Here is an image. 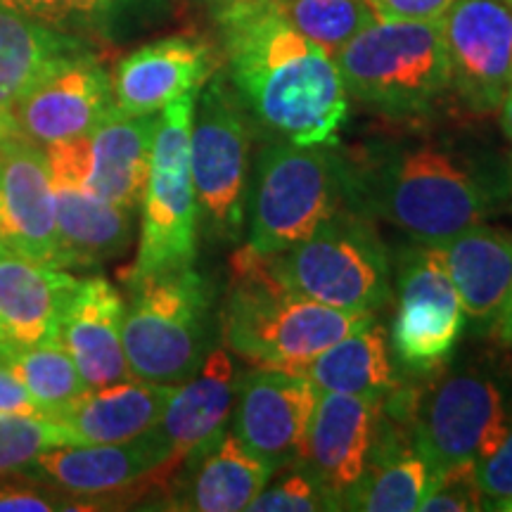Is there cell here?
Listing matches in <instances>:
<instances>
[{"mask_svg": "<svg viewBox=\"0 0 512 512\" xmlns=\"http://www.w3.org/2000/svg\"><path fill=\"white\" fill-rule=\"evenodd\" d=\"M344 207L384 221L411 242L437 245L479 226L512 200V162L437 112L387 119L335 143Z\"/></svg>", "mask_w": 512, "mask_h": 512, "instance_id": "cell-1", "label": "cell"}, {"mask_svg": "<svg viewBox=\"0 0 512 512\" xmlns=\"http://www.w3.org/2000/svg\"><path fill=\"white\" fill-rule=\"evenodd\" d=\"M228 81L266 140L335 145L351 98L335 57L264 0H216Z\"/></svg>", "mask_w": 512, "mask_h": 512, "instance_id": "cell-2", "label": "cell"}, {"mask_svg": "<svg viewBox=\"0 0 512 512\" xmlns=\"http://www.w3.org/2000/svg\"><path fill=\"white\" fill-rule=\"evenodd\" d=\"M375 313H351L285 290L264 254L245 245L230 261V283L219 313L223 347L254 368L306 373L342 337L361 330Z\"/></svg>", "mask_w": 512, "mask_h": 512, "instance_id": "cell-3", "label": "cell"}, {"mask_svg": "<svg viewBox=\"0 0 512 512\" xmlns=\"http://www.w3.org/2000/svg\"><path fill=\"white\" fill-rule=\"evenodd\" d=\"M332 57L349 98L384 119L427 117L451 93L439 22L375 19Z\"/></svg>", "mask_w": 512, "mask_h": 512, "instance_id": "cell-4", "label": "cell"}, {"mask_svg": "<svg viewBox=\"0 0 512 512\" xmlns=\"http://www.w3.org/2000/svg\"><path fill=\"white\" fill-rule=\"evenodd\" d=\"M285 290L351 313L387 309L394 294V261L375 221L339 207L309 238L285 252L264 254Z\"/></svg>", "mask_w": 512, "mask_h": 512, "instance_id": "cell-5", "label": "cell"}, {"mask_svg": "<svg viewBox=\"0 0 512 512\" xmlns=\"http://www.w3.org/2000/svg\"><path fill=\"white\" fill-rule=\"evenodd\" d=\"M415 448L432 475L458 463H484L510 427L508 389L484 366H441L430 375L403 380Z\"/></svg>", "mask_w": 512, "mask_h": 512, "instance_id": "cell-6", "label": "cell"}, {"mask_svg": "<svg viewBox=\"0 0 512 512\" xmlns=\"http://www.w3.org/2000/svg\"><path fill=\"white\" fill-rule=\"evenodd\" d=\"M124 351L131 375L181 384L195 375L211 344V287L195 266L131 283Z\"/></svg>", "mask_w": 512, "mask_h": 512, "instance_id": "cell-7", "label": "cell"}, {"mask_svg": "<svg viewBox=\"0 0 512 512\" xmlns=\"http://www.w3.org/2000/svg\"><path fill=\"white\" fill-rule=\"evenodd\" d=\"M342 204L335 145L266 140L247 188V245L259 254L285 252Z\"/></svg>", "mask_w": 512, "mask_h": 512, "instance_id": "cell-8", "label": "cell"}, {"mask_svg": "<svg viewBox=\"0 0 512 512\" xmlns=\"http://www.w3.org/2000/svg\"><path fill=\"white\" fill-rule=\"evenodd\" d=\"M197 93L183 95L159 112L150 174L140 200L138 252L124 271L128 285L195 266L200 209L190 174V126Z\"/></svg>", "mask_w": 512, "mask_h": 512, "instance_id": "cell-9", "label": "cell"}, {"mask_svg": "<svg viewBox=\"0 0 512 512\" xmlns=\"http://www.w3.org/2000/svg\"><path fill=\"white\" fill-rule=\"evenodd\" d=\"M252 128V119L247 117L228 76H211L195 98L190 174L200 209V228L219 245L238 242L245 228Z\"/></svg>", "mask_w": 512, "mask_h": 512, "instance_id": "cell-10", "label": "cell"}, {"mask_svg": "<svg viewBox=\"0 0 512 512\" xmlns=\"http://www.w3.org/2000/svg\"><path fill=\"white\" fill-rule=\"evenodd\" d=\"M392 261L396 313L389 347L403 380H415L451 361L467 320L437 247L411 242Z\"/></svg>", "mask_w": 512, "mask_h": 512, "instance_id": "cell-11", "label": "cell"}, {"mask_svg": "<svg viewBox=\"0 0 512 512\" xmlns=\"http://www.w3.org/2000/svg\"><path fill=\"white\" fill-rule=\"evenodd\" d=\"M19 470L74 498L79 510H98L100 503L140 501L164 491L176 467L169 446L152 427L121 444L48 448Z\"/></svg>", "mask_w": 512, "mask_h": 512, "instance_id": "cell-12", "label": "cell"}, {"mask_svg": "<svg viewBox=\"0 0 512 512\" xmlns=\"http://www.w3.org/2000/svg\"><path fill=\"white\" fill-rule=\"evenodd\" d=\"M112 112V74L83 48L55 62L0 119V131L46 150L88 136Z\"/></svg>", "mask_w": 512, "mask_h": 512, "instance_id": "cell-13", "label": "cell"}, {"mask_svg": "<svg viewBox=\"0 0 512 512\" xmlns=\"http://www.w3.org/2000/svg\"><path fill=\"white\" fill-rule=\"evenodd\" d=\"M439 24L460 105L472 114L498 112L512 76V5L453 0Z\"/></svg>", "mask_w": 512, "mask_h": 512, "instance_id": "cell-14", "label": "cell"}, {"mask_svg": "<svg viewBox=\"0 0 512 512\" xmlns=\"http://www.w3.org/2000/svg\"><path fill=\"white\" fill-rule=\"evenodd\" d=\"M318 389L304 373L254 368L240 377L230 432L268 470L302 460Z\"/></svg>", "mask_w": 512, "mask_h": 512, "instance_id": "cell-15", "label": "cell"}, {"mask_svg": "<svg viewBox=\"0 0 512 512\" xmlns=\"http://www.w3.org/2000/svg\"><path fill=\"white\" fill-rule=\"evenodd\" d=\"M57 223V266L88 271L117 259L131 245L133 211L100 200L83 188L74 145L46 147Z\"/></svg>", "mask_w": 512, "mask_h": 512, "instance_id": "cell-16", "label": "cell"}, {"mask_svg": "<svg viewBox=\"0 0 512 512\" xmlns=\"http://www.w3.org/2000/svg\"><path fill=\"white\" fill-rule=\"evenodd\" d=\"M0 242L19 256L57 266L46 150L8 131H0Z\"/></svg>", "mask_w": 512, "mask_h": 512, "instance_id": "cell-17", "label": "cell"}, {"mask_svg": "<svg viewBox=\"0 0 512 512\" xmlns=\"http://www.w3.org/2000/svg\"><path fill=\"white\" fill-rule=\"evenodd\" d=\"M216 74V53L197 36H166L121 57L112 74L114 112L121 117L159 114L197 93Z\"/></svg>", "mask_w": 512, "mask_h": 512, "instance_id": "cell-18", "label": "cell"}, {"mask_svg": "<svg viewBox=\"0 0 512 512\" xmlns=\"http://www.w3.org/2000/svg\"><path fill=\"white\" fill-rule=\"evenodd\" d=\"M159 117H121L112 112L88 136L72 140L79 178L91 195L136 211L150 174Z\"/></svg>", "mask_w": 512, "mask_h": 512, "instance_id": "cell-19", "label": "cell"}, {"mask_svg": "<svg viewBox=\"0 0 512 512\" xmlns=\"http://www.w3.org/2000/svg\"><path fill=\"white\" fill-rule=\"evenodd\" d=\"M124 297L102 275L81 280L64 309L57 339L88 389L131 380L124 351Z\"/></svg>", "mask_w": 512, "mask_h": 512, "instance_id": "cell-20", "label": "cell"}, {"mask_svg": "<svg viewBox=\"0 0 512 512\" xmlns=\"http://www.w3.org/2000/svg\"><path fill=\"white\" fill-rule=\"evenodd\" d=\"M380 403L382 399L370 396L318 392L299 463L309 467L339 503L366 470Z\"/></svg>", "mask_w": 512, "mask_h": 512, "instance_id": "cell-21", "label": "cell"}, {"mask_svg": "<svg viewBox=\"0 0 512 512\" xmlns=\"http://www.w3.org/2000/svg\"><path fill=\"white\" fill-rule=\"evenodd\" d=\"M273 472L256 460L233 432L190 453L164 486L159 508L190 512H240L264 491Z\"/></svg>", "mask_w": 512, "mask_h": 512, "instance_id": "cell-22", "label": "cell"}, {"mask_svg": "<svg viewBox=\"0 0 512 512\" xmlns=\"http://www.w3.org/2000/svg\"><path fill=\"white\" fill-rule=\"evenodd\" d=\"M240 370L226 347H214L195 375L178 384L155 425L178 470L190 453L202 451L228 432Z\"/></svg>", "mask_w": 512, "mask_h": 512, "instance_id": "cell-23", "label": "cell"}, {"mask_svg": "<svg viewBox=\"0 0 512 512\" xmlns=\"http://www.w3.org/2000/svg\"><path fill=\"white\" fill-rule=\"evenodd\" d=\"M176 387L131 377L86 389L46 415L60 427L67 446L121 444L157 425Z\"/></svg>", "mask_w": 512, "mask_h": 512, "instance_id": "cell-24", "label": "cell"}, {"mask_svg": "<svg viewBox=\"0 0 512 512\" xmlns=\"http://www.w3.org/2000/svg\"><path fill=\"white\" fill-rule=\"evenodd\" d=\"M434 247L456 285L467 323L477 335L494 332L498 313L512 287L510 230L479 223L437 242Z\"/></svg>", "mask_w": 512, "mask_h": 512, "instance_id": "cell-25", "label": "cell"}, {"mask_svg": "<svg viewBox=\"0 0 512 512\" xmlns=\"http://www.w3.org/2000/svg\"><path fill=\"white\" fill-rule=\"evenodd\" d=\"M79 283L67 268L0 249V342L57 339L64 309Z\"/></svg>", "mask_w": 512, "mask_h": 512, "instance_id": "cell-26", "label": "cell"}, {"mask_svg": "<svg viewBox=\"0 0 512 512\" xmlns=\"http://www.w3.org/2000/svg\"><path fill=\"white\" fill-rule=\"evenodd\" d=\"M304 375L318 392L370 399H384L403 382L389 347V332L377 318L325 349Z\"/></svg>", "mask_w": 512, "mask_h": 512, "instance_id": "cell-27", "label": "cell"}, {"mask_svg": "<svg viewBox=\"0 0 512 512\" xmlns=\"http://www.w3.org/2000/svg\"><path fill=\"white\" fill-rule=\"evenodd\" d=\"M83 48L91 46L81 36L0 10V119L55 62Z\"/></svg>", "mask_w": 512, "mask_h": 512, "instance_id": "cell-28", "label": "cell"}, {"mask_svg": "<svg viewBox=\"0 0 512 512\" xmlns=\"http://www.w3.org/2000/svg\"><path fill=\"white\" fill-rule=\"evenodd\" d=\"M0 363L24 384L41 413L55 411L88 389L60 339L34 344L0 342Z\"/></svg>", "mask_w": 512, "mask_h": 512, "instance_id": "cell-29", "label": "cell"}, {"mask_svg": "<svg viewBox=\"0 0 512 512\" xmlns=\"http://www.w3.org/2000/svg\"><path fill=\"white\" fill-rule=\"evenodd\" d=\"M285 22L335 55L358 31L375 22L366 0H264Z\"/></svg>", "mask_w": 512, "mask_h": 512, "instance_id": "cell-30", "label": "cell"}, {"mask_svg": "<svg viewBox=\"0 0 512 512\" xmlns=\"http://www.w3.org/2000/svg\"><path fill=\"white\" fill-rule=\"evenodd\" d=\"M131 0H0V10L81 36L102 31Z\"/></svg>", "mask_w": 512, "mask_h": 512, "instance_id": "cell-31", "label": "cell"}, {"mask_svg": "<svg viewBox=\"0 0 512 512\" xmlns=\"http://www.w3.org/2000/svg\"><path fill=\"white\" fill-rule=\"evenodd\" d=\"M287 472L271 486H264L249 503V512H320L342 510L339 498L302 463L290 465Z\"/></svg>", "mask_w": 512, "mask_h": 512, "instance_id": "cell-32", "label": "cell"}, {"mask_svg": "<svg viewBox=\"0 0 512 512\" xmlns=\"http://www.w3.org/2000/svg\"><path fill=\"white\" fill-rule=\"evenodd\" d=\"M67 446L46 413L0 415V470H19L48 448Z\"/></svg>", "mask_w": 512, "mask_h": 512, "instance_id": "cell-33", "label": "cell"}, {"mask_svg": "<svg viewBox=\"0 0 512 512\" xmlns=\"http://www.w3.org/2000/svg\"><path fill=\"white\" fill-rule=\"evenodd\" d=\"M422 512L484 510V491L477 463H458L434 472L430 489L420 503Z\"/></svg>", "mask_w": 512, "mask_h": 512, "instance_id": "cell-34", "label": "cell"}, {"mask_svg": "<svg viewBox=\"0 0 512 512\" xmlns=\"http://www.w3.org/2000/svg\"><path fill=\"white\" fill-rule=\"evenodd\" d=\"M79 510L74 498L27 475L24 470H0V512Z\"/></svg>", "mask_w": 512, "mask_h": 512, "instance_id": "cell-35", "label": "cell"}, {"mask_svg": "<svg viewBox=\"0 0 512 512\" xmlns=\"http://www.w3.org/2000/svg\"><path fill=\"white\" fill-rule=\"evenodd\" d=\"M484 491V510H498L512 498V418L501 446L484 463L477 465Z\"/></svg>", "mask_w": 512, "mask_h": 512, "instance_id": "cell-36", "label": "cell"}, {"mask_svg": "<svg viewBox=\"0 0 512 512\" xmlns=\"http://www.w3.org/2000/svg\"><path fill=\"white\" fill-rule=\"evenodd\" d=\"M377 19L403 22H439L453 0H366Z\"/></svg>", "mask_w": 512, "mask_h": 512, "instance_id": "cell-37", "label": "cell"}, {"mask_svg": "<svg viewBox=\"0 0 512 512\" xmlns=\"http://www.w3.org/2000/svg\"><path fill=\"white\" fill-rule=\"evenodd\" d=\"M8 413H41L24 384L0 363V415Z\"/></svg>", "mask_w": 512, "mask_h": 512, "instance_id": "cell-38", "label": "cell"}, {"mask_svg": "<svg viewBox=\"0 0 512 512\" xmlns=\"http://www.w3.org/2000/svg\"><path fill=\"white\" fill-rule=\"evenodd\" d=\"M494 332L498 335V339H501V342H505L508 347H512V287H510L508 299H505L501 313H498Z\"/></svg>", "mask_w": 512, "mask_h": 512, "instance_id": "cell-39", "label": "cell"}, {"mask_svg": "<svg viewBox=\"0 0 512 512\" xmlns=\"http://www.w3.org/2000/svg\"><path fill=\"white\" fill-rule=\"evenodd\" d=\"M498 112H501V131L505 133V138L512 143V88L508 93H505V98L501 102V107H498Z\"/></svg>", "mask_w": 512, "mask_h": 512, "instance_id": "cell-40", "label": "cell"}, {"mask_svg": "<svg viewBox=\"0 0 512 512\" xmlns=\"http://www.w3.org/2000/svg\"><path fill=\"white\" fill-rule=\"evenodd\" d=\"M498 510H505V512H512V498H510V501H505L503 505H501V508H498Z\"/></svg>", "mask_w": 512, "mask_h": 512, "instance_id": "cell-41", "label": "cell"}, {"mask_svg": "<svg viewBox=\"0 0 512 512\" xmlns=\"http://www.w3.org/2000/svg\"><path fill=\"white\" fill-rule=\"evenodd\" d=\"M510 88H512V76H510ZM510 88H508V91H510Z\"/></svg>", "mask_w": 512, "mask_h": 512, "instance_id": "cell-42", "label": "cell"}, {"mask_svg": "<svg viewBox=\"0 0 512 512\" xmlns=\"http://www.w3.org/2000/svg\"><path fill=\"white\" fill-rule=\"evenodd\" d=\"M0 249H3V242H0Z\"/></svg>", "mask_w": 512, "mask_h": 512, "instance_id": "cell-43", "label": "cell"}, {"mask_svg": "<svg viewBox=\"0 0 512 512\" xmlns=\"http://www.w3.org/2000/svg\"><path fill=\"white\" fill-rule=\"evenodd\" d=\"M508 3H510V5H512V0H508Z\"/></svg>", "mask_w": 512, "mask_h": 512, "instance_id": "cell-44", "label": "cell"}]
</instances>
